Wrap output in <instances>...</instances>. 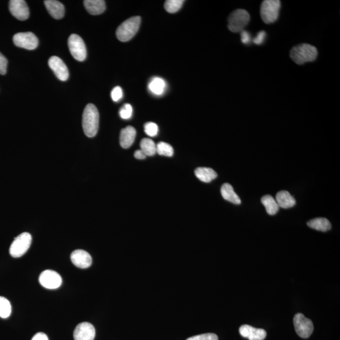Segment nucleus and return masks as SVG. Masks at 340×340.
<instances>
[{
  "label": "nucleus",
  "instance_id": "39448f33",
  "mask_svg": "<svg viewBox=\"0 0 340 340\" xmlns=\"http://www.w3.org/2000/svg\"><path fill=\"white\" fill-rule=\"evenodd\" d=\"M250 20V15L244 9L236 10L228 18V27L232 32H241L247 26Z\"/></svg>",
  "mask_w": 340,
  "mask_h": 340
},
{
  "label": "nucleus",
  "instance_id": "6e6552de",
  "mask_svg": "<svg viewBox=\"0 0 340 340\" xmlns=\"http://www.w3.org/2000/svg\"><path fill=\"white\" fill-rule=\"evenodd\" d=\"M296 333L303 338H308L313 333L314 326L310 319L306 318L304 314L298 313L293 318Z\"/></svg>",
  "mask_w": 340,
  "mask_h": 340
},
{
  "label": "nucleus",
  "instance_id": "c9c22d12",
  "mask_svg": "<svg viewBox=\"0 0 340 340\" xmlns=\"http://www.w3.org/2000/svg\"><path fill=\"white\" fill-rule=\"evenodd\" d=\"M32 340H49V339L45 333H38L33 336Z\"/></svg>",
  "mask_w": 340,
  "mask_h": 340
},
{
  "label": "nucleus",
  "instance_id": "bb28decb",
  "mask_svg": "<svg viewBox=\"0 0 340 340\" xmlns=\"http://www.w3.org/2000/svg\"><path fill=\"white\" fill-rule=\"evenodd\" d=\"M11 313L12 306L9 301L4 297H0V317L7 318Z\"/></svg>",
  "mask_w": 340,
  "mask_h": 340
},
{
  "label": "nucleus",
  "instance_id": "f3484780",
  "mask_svg": "<svg viewBox=\"0 0 340 340\" xmlns=\"http://www.w3.org/2000/svg\"><path fill=\"white\" fill-rule=\"evenodd\" d=\"M45 5L48 12L55 19H61L64 16L65 10L61 2L56 0H46Z\"/></svg>",
  "mask_w": 340,
  "mask_h": 340
},
{
  "label": "nucleus",
  "instance_id": "cd10ccee",
  "mask_svg": "<svg viewBox=\"0 0 340 340\" xmlns=\"http://www.w3.org/2000/svg\"><path fill=\"white\" fill-rule=\"evenodd\" d=\"M184 1L183 0H168L164 3V9L170 14L179 12Z\"/></svg>",
  "mask_w": 340,
  "mask_h": 340
},
{
  "label": "nucleus",
  "instance_id": "7ed1b4c3",
  "mask_svg": "<svg viewBox=\"0 0 340 340\" xmlns=\"http://www.w3.org/2000/svg\"><path fill=\"white\" fill-rule=\"evenodd\" d=\"M140 17H133L123 22L116 31V35L121 42H128L132 39L138 32L141 25Z\"/></svg>",
  "mask_w": 340,
  "mask_h": 340
},
{
  "label": "nucleus",
  "instance_id": "2f4dec72",
  "mask_svg": "<svg viewBox=\"0 0 340 340\" xmlns=\"http://www.w3.org/2000/svg\"><path fill=\"white\" fill-rule=\"evenodd\" d=\"M111 97L113 101L115 102L119 101L123 97V92L120 87H116L112 90Z\"/></svg>",
  "mask_w": 340,
  "mask_h": 340
},
{
  "label": "nucleus",
  "instance_id": "4468645a",
  "mask_svg": "<svg viewBox=\"0 0 340 340\" xmlns=\"http://www.w3.org/2000/svg\"><path fill=\"white\" fill-rule=\"evenodd\" d=\"M71 260L76 267L80 269H87L92 264L91 255L83 249H76L72 252Z\"/></svg>",
  "mask_w": 340,
  "mask_h": 340
},
{
  "label": "nucleus",
  "instance_id": "e433bc0d",
  "mask_svg": "<svg viewBox=\"0 0 340 340\" xmlns=\"http://www.w3.org/2000/svg\"><path fill=\"white\" fill-rule=\"evenodd\" d=\"M146 155L144 153V152L141 149L140 150H137L135 153V157L136 159H144L146 158Z\"/></svg>",
  "mask_w": 340,
  "mask_h": 340
},
{
  "label": "nucleus",
  "instance_id": "aec40b11",
  "mask_svg": "<svg viewBox=\"0 0 340 340\" xmlns=\"http://www.w3.org/2000/svg\"><path fill=\"white\" fill-rule=\"evenodd\" d=\"M195 174L198 179L205 183L210 182L218 177L217 173L215 170L205 167L197 168L195 170Z\"/></svg>",
  "mask_w": 340,
  "mask_h": 340
},
{
  "label": "nucleus",
  "instance_id": "473e14b6",
  "mask_svg": "<svg viewBox=\"0 0 340 340\" xmlns=\"http://www.w3.org/2000/svg\"><path fill=\"white\" fill-rule=\"evenodd\" d=\"M8 61L6 58L0 53V74L4 75L7 73Z\"/></svg>",
  "mask_w": 340,
  "mask_h": 340
},
{
  "label": "nucleus",
  "instance_id": "6ab92c4d",
  "mask_svg": "<svg viewBox=\"0 0 340 340\" xmlns=\"http://www.w3.org/2000/svg\"><path fill=\"white\" fill-rule=\"evenodd\" d=\"M276 202L279 207L283 208H288L293 207L295 205V200L290 193L282 190L278 192L276 195Z\"/></svg>",
  "mask_w": 340,
  "mask_h": 340
},
{
  "label": "nucleus",
  "instance_id": "f704fd0d",
  "mask_svg": "<svg viewBox=\"0 0 340 340\" xmlns=\"http://www.w3.org/2000/svg\"><path fill=\"white\" fill-rule=\"evenodd\" d=\"M241 33V40L242 43L246 45V44L249 43L251 40L250 35L248 32H246L245 30H243L240 32Z\"/></svg>",
  "mask_w": 340,
  "mask_h": 340
},
{
  "label": "nucleus",
  "instance_id": "9d476101",
  "mask_svg": "<svg viewBox=\"0 0 340 340\" xmlns=\"http://www.w3.org/2000/svg\"><path fill=\"white\" fill-rule=\"evenodd\" d=\"M61 275L54 270H47L41 273L39 282L44 287L48 289H56L62 284Z\"/></svg>",
  "mask_w": 340,
  "mask_h": 340
},
{
  "label": "nucleus",
  "instance_id": "412c9836",
  "mask_svg": "<svg viewBox=\"0 0 340 340\" xmlns=\"http://www.w3.org/2000/svg\"><path fill=\"white\" fill-rule=\"evenodd\" d=\"M221 195L226 200L234 203V204H240L241 201L240 198L234 191L233 187L229 184H224L221 187Z\"/></svg>",
  "mask_w": 340,
  "mask_h": 340
},
{
  "label": "nucleus",
  "instance_id": "c756f323",
  "mask_svg": "<svg viewBox=\"0 0 340 340\" xmlns=\"http://www.w3.org/2000/svg\"><path fill=\"white\" fill-rule=\"evenodd\" d=\"M133 112L132 106L130 104H126L120 110V117L123 119H130L132 117Z\"/></svg>",
  "mask_w": 340,
  "mask_h": 340
},
{
  "label": "nucleus",
  "instance_id": "1a4fd4ad",
  "mask_svg": "<svg viewBox=\"0 0 340 340\" xmlns=\"http://www.w3.org/2000/svg\"><path fill=\"white\" fill-rule=\"evenodd\" d=\"M15 45L17 47L33 50L37 48L38 40L34 33L32 32H20L15 34L13 37Z\"/></svg>",
  "mask_w": 340,
  "mask_h": 340
},
{
  "label": "nucleus",
  "instance_id": "a211bd4d",
  "mask_svg": "<svg viewBox=\"0 0 340 340\" xmlns=\"http://www.w3.org/2000/svg\"><path fill=\"white\" fill-rule=\"evenodd\" d=\"M83 4L85 9L91 15L102 14L106 9L105 2L103 0H85Z\"/></svg>",
  "mask_w": 340,
  "mask_h": 340
},
{
  "label": "nucleus",
  "instance_id": "72a5a7b5",
  "mask_svg": "<svg viewBox=\"0 0 340 340\" xmlns=\"http://www.w3.org/2000/svg\"><path fill=\"white\" fill-rule=\"evenodd\" d=\"M267 34L264 31H261L257 35V37H255L253 39V42L255 45H262L265 40V37H266Z\"/></svg>",
  "mask_w": 340,
  "mask_h": 340
},
{
  "label": "nucleus",
  "instance_id": "4be33fe9",
  "mask_svg": "<svg viewBox=\"0 0 340 340\" xmlns=\"http://www.w3.org/2000/svg\"><path fill=\"white\" fill-rule=\"evenodd\" d=\"M261 202L266 208V211L270 216H274L279 212V206L274 199V198L270 195H265L262 198Z\"/></svg>",
  "mask_w": 340,
  "mask_h": 340
},
{
  "label": "nucleus",
  "instance_id": "423d86ee",
  "mask_svg": "<svg viewBox=\"0 0 340 340\" xmlns=\"http://www.w3.org/2000/svg\"><path fill=\"white\" fill-rule=\"evenodd\" d=\"M32 243V236L28 233H23L15 238L10 248V254L14 258L23 256Z\"/></svg>",
  "mask_w": 340,
  "mask_h": 340
},
{
  "label": "nucleus",
  "instance_id": "0eeeda50",
  "mask_svg": "<svg viewBox=\"0 0 340 340\" xmlns=\"http://www.w3.org/2000/svg\"><path fill=\"white\" fill-rule=\"evenodd\" d=\"M69 51L73 58L78 61H83L87 58V51L86 46L80 36L72 34L68 38Z\"/></svg>",
  "mask_w": 340,
  "mask_h": 340
},
{
  "label": "nucleus",
  "instance_id": "c85d7f7f",
  "mask_svg": "<svg viewBox=\"0 0 340 340\" xmlns=\"http://www.w3.org/2000/svg\"><path fill=\"white\" fill-rule=\"evenodd\" d=\"M158 127L156 123L149 122L144 125V132L150 137H154L158 133Z\"/></svg>",
  "mask_w": 340,
  "mask_h": 340
},
{
  "label": "nucleus",
  "instance_id": "20e7f679",
  "mask_svg": "<svg viewBox=\"0 0 340 340\" xmlns=\"http://www.w3.org/2000/svg\"><path fill=\"white\" fill-rule=\"evenodd\" d=\"M281 3L279 0H265L260 7V15L265 24L276 22L279 18Z\"/></svg>",
  "mask_w": 340,
  "mask_h": 340
},
{
  "label": "nucleus",
  "instance_id": "9b49d317",
  "mask_svg": "<svg viewBox=\"0 0 340 340\" xmlns=\"http://www.w3.org/2000/svg\"><path fill=\"white\" fill-rule=\"evenodd\" d=\"M9 10L13 16L19 20H25L29 17V9L24 0H11Z\"/></svg>",
  "mask_w": 340,
  "mask_h": 340
},
{
  "label": "nucleus",
  "instance_id": "5701e85b",
  "mask_svg": "<svg viewBox=\"0 0 340 340\" xmlns=\"http://www.w3.org/2000/svg\"><path fill=\"white\" fill-rule=\"evenodd\" d=\"M148 89L152 94L155 95H161L164 94L166 89V82L161 78H154L149 82Z\"/></svg>",
  "mask_w": 340,
  "mask_h": 340
},
{
  "label": "nucleus",
  "instance_id": "f257e3e1",
  "mask_svg": "<svg viewBox=\"0 0 340 340\" xmlns=\"http://www.w3.org/2000/svg\"><path fill=\"white\" fill-rule=\"evenodd\" d=\"M82 125L88 137L94 138L97 135L99 128V113L94 104H88L85 107Z\"/></svg>",
  "mask_w": 340,
  "mask_h": 340
},
{
  "label": "nucleus",
  "instance_id": "a878e982",
  "mask_svg": "<svg viewBox=\"0 0 340 340\" xmlns=\"http://www.w3.org/2000/svg\"><path fill=\"white\" fill-rule=\"evenodd\" d=\"M156 153L161 156L171 157L174 155V150L170 144L160 142L156 145Z\"/></svg>",
  "mask_w": 340,
  "mask_h": 340
},
{
  "label": "nucleus",
  "instance_id": "f03ea898",
  "mask_svg": "<svg viewBox=\"0 0 340 340\" xmlns=\"http://www.w3.org/2000/svg\"><path fill=\"white\" fill-rule=\"evenodd\" d=\"M318 55V50L314 46L305 43L294 46L290 52V58L299 65L315 61Z\"/></svg>",
  "mask_w": 340,
  "mask_h": 340
},
{
  "label": "nucleus",
  "instance_id": "dca6fc26",
  "mask_svg": "<svg viewBox=\"0 0 340 340\" xmlns=\"http://www.w3.org/2000/svg\"><path fill=\"white\" fill-rule=\"evenodd\" d=\"M136 131L132 126H128L121 131L120 144L122 148L128 149L133 145L135 141Z\"/></svg>",
  "mask_w": 340,
  "mask_h": 340
},
{
  "label": "nucleus",
  "instance_id": "7c9ffc66",
  "mask_svg": "<svg viewBox=\"0 0 340 340\" xmlns=\"http://www.w3.org/2000/svg\"><path fill=\"white\" fill-rule=\"evenodd\" d=\"M187 340H218V336L214 333H205L190 337Z\"/></svg>",
  "mask_w": 340,
  "mask_h": 340
},
{
  "label": "nucleus",
  "instance_id": "2eb2a0df",
  "mask_svg": "<svg viewBox=\"0 0 340 340\" xmlns=\"http://www.w3.org/2000/svg\"><path fill=\"white\" fill-rule=\"evenodd\" d=\"M239 333L244 338L249 340H264L267 336V332L264 329L255 328L247 324L239 328Z\"/></svg>",
  "mask_w": 340,
  "mask_h": 340
},
{
  "label": "nucleus",
  "instance_id": "ddd939ff",
  "mask_svg": "<svg viewBox=\"0 0 340 340\" xmlns=\"http://www.w3.org/2000/svg\"><path fill=\"white\" fill-rule=\"evenodd\" d=\"M73 336L74 340H94L95 327L88 322L79 323L74 329Z\"/></svg>",
  "mask_w": 340,
  "mask_h": 340
},
{
  "label": "nucleus",
  "instance_id": "f8f14e48",
  "mask_svg": "<svg viewBox=\"0 0 340 340\" xmlns=\"http://www.w3.org/2000/svg\"><path fill=\"white\" fill-rule=\"evenodd\" d=\"M49 66L61 81H66L69 78V71L65 64L59 57L53 56L49 59Z\"/></svg>",
  "mask_w": 340,
  "mask_h": 340
},
{
  "label": "nucleus",
  "instance_id": "b1692460",
  "mask_svg": "<svg viewBox=\"0 0 340 340\" xmlns=\"http://www.w3.org/2000/svg\"><path fill=\"white\" fill-rule=\"evenodd\" d=\"M310 228L316 230L326 232L330 230L331 225L326 218H319L311 220L307 223Z\"/></svg>",
  "mask_w": 340,
  "mask_h": 340
},
{
  "label": "nucleus",
  "instance_id": "393cba45",
  "mask_svg": "<svg viewBox=\"0 0 340 340\" xmlns=\"http://www.w3.org/2000/svg\"><path fill=\"white\" fill-rule=\"evenodd\" d=\"M141 150L146 156H154L156 153V145L154 142L148 138H144L140 143Z\"/></svg>",
  "mask_w": 340,
  "mask_h": 340
}]
</instances>
